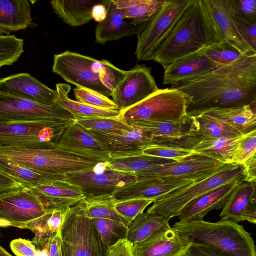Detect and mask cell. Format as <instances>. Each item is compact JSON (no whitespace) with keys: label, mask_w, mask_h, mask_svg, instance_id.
Wrapping results in <instances>:
<instances>
[{"label":"cell","mask_w":256,"mask_h":256,"mask_svg":"<svg viewBox=\"0 0 256 256\" xmlns=\"http://www.w3.org/2000/svg\"><path fill=\"white\" fill-rule=\"evenodd\" d=\"M242 180H236L208 192L186 204L177 217L181 222L202 220L214 210L222 208L232 193Z\"/></svg>","instance_id":"obj_24"},{"label":"cell","mask_w":256,"mask_h":256,"mask_svg":"<svg viewBox=\"0 0 256 256\" xmlns=\"http://www.w3.org/2000/svg\"><path fill=\"white\" fill-rule=\"evenodd\" d=\"M192 0H168L164 6L137 34L135 55L138 60L152 56L168 36Z\"/></svg>","instance_id":"obj_8"},{"label":"cell","mask_w":256,"mask_h":256,"mask_svg":"<svg viewBox=\"0 0 256 256\" xmlns=\"http://www.w3.org/2000/svg\"><path fill=\"white\" fill-rule=\"evenodd\" d=\"M51 120L72 122L74 117L56 104H42L0 92V123Z\"/></svg>","instance_id":"obj_13"},{"label":"cell","mask_w":256,"mask_h":256,"mask_svg":"<svg viewBox=\"0 0 256 256\" xmlns=\"http://www.w3.org/2000/svg\"><path fill=\"white\" fill-rule=\"evenodd\" d=\"M114 202L112 196H86L75 206L80 214L89 218L111 220L128 226L130 223L115 210Z\"/></svg>","instance_id":"obj_33"},{"label":"cell","mask_w":256,"mask_h":256,"mask_svg":"<svg viewBox=\"0 0 256 256\" xmlns=\"http://www.w3.org/2000/svg\"><path fill=\"white\" fill-rule=\"evenodd\" d=\"M0 172L28 188L56 180H64L66 178V174L34 169L1 158Z\"/></svg>","instance_id":"obj_27"},{"label":"cell","mask_w":256,"mask_h":256,"mask_svg":"<svg viewBox=\"0 0 256 256\" xmlns=\"http://www.w3.org/2000/svg\"><path fill=\"white\" fill-rule=\"evenodd\" d=\"M142 154L172 160H178L194 154L190 149L162 144H152L144 149Z\"/></svg>","instance_id":"obj_44"},{"label":"cell","mask_w":256,"mask_h":256,"mask_svg":"<svg viewBox=\"0 0 256 256\" xmlns=\"http://www.w3.org/2000/svg\"><path fill=\"white\" fill-rule=\"evenodd\" d=\"M242 164H227L214 174L199 181L178 188L154 200L146 212L170 219L192 200L204 194L236 180H244Z\"/></svg>","instance_id":"obj_4"},{"label":"cell","mask_w":256,"mask_h":256,"mask_svg":"<svg viewBox=\"0 0 256 256\" xmlns=\"http://www.w3.org/2000/svg\"><path fill=\"white\" fill-rule=\"evenodd\" d=\"M170 220L146 212H143L128 226L126 238L132 244L142 242L158 232L171 228Z\"/></svg>","instance_id":"obj_32"},{"label":"cell","mask_w":256,"mask_h":256,"mask_svg":"<svg viewBox=\"0 0 256 256\" xmlns=\"http://www.w3.org/2000/svg\"><path fill=\"white\" fill-rule=\"evenodd\" d=\"M62 256H107L92 219L80 214L75 205L64 212L60 227Z\"/></svg>","instance_id":"obj_6"},{"label":"cell","mask_w":256,"mask_h":256,"mask_svg":"<svg viewBox=\"0 0 256 256\" xmlns=\"http://www.w3.org/2000/svg\"><path fill=\"white\" fill-rule=\"evenodd\" d=\"M98 72L103 84L112 92L124 78L127 72L106 60H98Z\"/></svg>","instance_id":"obj_43"},{"label":"cell","mask_w":256,"mask_h":256,"mask_svg":"<svg viewBox=\"0 0 256 256\" xmlns=\"http://www.w3.org/2000/svg\"><path fill=\"white\" fill-rule=\"evenodd\" d=\"M171 161L172 160L141 154L126 157L110 158L107 163L110 168L115 170L135 173L151 166Z\"/></svg>","instance_id":"obj_36"},{"label":"cell","mask_w":256,"mask_h":256,"mask_svg":"<svg viewBox=\"0 0 256 256\" xmlns=\"http://www.w3.org/2000/svg\"><path fill=\"white\" fill-rule=\"evenodd\" d=\"M74 120L88 130L108 132L128 131L133 126L118 116L113 118H74Z\"/></svg>","instance_id":"obj_38"},{"label":"cell","mask_w":256,"mask_h":256,"mask_svg":"<svg viewBox=\"0 0 256 256\" xmlns=\"http://www.w3.org/2000/svg\"><path fill=\"white\" fill-rule=\"evenodd\" d=\"M226 164L210 158L194 154L178 160L158 164L135 172L137 181L154 178H184L200 180Z\"/></svg>","instance_id":"obj_10"},{"label":"cell","mask_w":256,"mask_h":256,"mask_svg":"<svg viewBox=\"0 0 256 256\" xmlns=\"http://www.w3.org/2000/svg\"><path fill=\"white\" fill-rule=\"evenodd\" d=\"M62 243L60 228L56 234L49 238L40 251L44 252L46 256H62Z\"/></svg>","instance_id":"obj_49"},{"label":"cell","mask_w":256,"mask_h":256,"mask_svg":"<svg viewBox=\"0 0 256 256\" xmlns=\"http://www.w3.org/2000/svg\"><path fill=\"white\" fill-rule=\"evenodd\" d=\"M92 220L102 243L108 249L120 240L126 238L128 226L124 224L106 218Z\"/></svg>","instance_id":"obj_39"},{"label":"cell","mask_w":256,"mask_h":256,"mask_svg":"<svg viewBox=\"0 0 256 256\" xmlns=\"http://www.w3.org/2000/svg\"><path fill=\"white\" fill-rule=\"evenodd\" d=\"M95 60L66 50L54 55L52 70L76 87L89 89L108 98L112 92L103 84L93 70Z\"/></svg>","instance_id":"obj_11"},{"label":"cell","mask_w":256,"mask_h":256,"mask_svg":"<svg viewBox=\"0 0 256 256\" xmlns=\"http://www.w3.org/2000/svg\"><path fill=\"white\" fill-rule=\"evenodd\" d=\"M10 247L16 256H38L42 252L32 241L22 238L12 240Z\"/></svg>","instance_id":"obj_48"},{"label":"cell","mask_w":256,"mask_h":256,"mask_svg":"<svg viewBox=\"0 0 256 256\" xmlns=\"http://www.w3.org/2000/svg\"><path fill=\"white\" fill-rule=\"evenodd\" d=\"M150 72L151 68L145 65H136L127 72L110 96L120 110L140 102L158 90Z\"/></svg>","instance_id":"obj_14"},{"label":"cell","mask_w":256,"mask_h":256,"mask_svg":"<svg viewBox=\"0 0 256 256\" xmlns=\"http://www.w3.org/2000/svg\"><path fill=\"white\" fill-rule=\"evenodd\" d=\"M24 187L21 183L0 172V194Z\"/></svg>","instance_id":"obj_53"},{"label":"cell","mask_w":256,"mask_h":256,"mask_svg":"<svg viewBox=\"0 0 256 256\" xmlns=\"http://www.w3.org/2000/svg\"><path fill=\"white\" fill-rule=\"evenodd\" d=\"M199 180L184 178H154L138 180L118 189L112 196L118 200L142 198L154 201L175 190Z\"/></svg>","instance_id":"obj_17"},{"label":"cell","mask_w":256,"mask_h":256,"mask_svg":"<svg viewBox=\"0 0 256 256\" xmlns=\"http://www.w3.org/2000/svg\"><path fill=\"white\" fill-rule=\"evenodd\" d=\"M200 50L220 67L230 64L241 57L248 55L225 42H214Z\"/></svg>","instance_id":"obj_37"},{"label":"cell","mask_w":256,"mask_h":256,"mask_svg":"<svg viewBox=\"0 0 256 256\" xmlns=\"http://www.w3.org/2000/svg\"><path fill=\"white\" fill-rule=\"evenodd\" d=\"M66 175L64 180L80 188L86 196H112L118 189L137 181L134 172L112 169L107 162L91 169Z\"/></svg>","instance_id":"obj_9"},{"label":"cell","mask_w":256,"mask_h":256,"mask_svg":"<svg viewBox=\"0 0 256 256\" xmlns=\"http://www.w3.org/2000/svg\"><path fill=\"white\" fill-rule=\"evenodd\" d=\"M73 91L77 102L99 108L119 110L112 100L95 91L80 87Z\"/></svg>","instance_id":"obj_41"},{"label":"cell","mask_w":256,"mask_h":256,"mask_svg":"<svg viewBox=\"0 0 256 256\" xmlns=\"http://www.w3.org/2000/svg\"><path fill=\"white\" fill-rule=\"evenodd\" d=\"M232 10L234 18L239 32L247 44L256 52V24L246 20L237 15L233 8Z\"/></svg>","instance_id":"obj_47"},{"label":"cell","mask_w":256,"mask_h":256,"mask_svg":"<svg viewBox=\"0 0 256 256\" xmlns=\"http://www.w3.org/2000/svg\"><path fill=\"white\" fill-rule=\"evenodd\" d=\"M114 4L124 18L136 24L148 22L166 4L168 0H117Z\"/></svg>","instance_id":"obj_35"},{"label":"cell","mask_w":256,"mask_h":256,"mask_svg":"<svg viewBox=\"0 0 256 256\" xmlns=\"http://www.w3.org/2000/svg\"><path fill=\"white\" fill-rule=\"evenodd\" d=\"M171 228L192 244L208 247L226 256H256L250 234L234 222H177Z\"/></svg>","instance_id":"obj_3"},{"label":"cell","mask_w":256,"mask_h":256,"mask_svg":"<svg viewBox=\"0 0 256 256\" xmlns=\"http://www.w3.org/2000/svg\"><path fill=\"white\" fill-rule=\"evenodd\" d=\"M243 135L200 141L190 150L194 154L206 156L226 164H232L236 148Z\"/></svg>","instance_id":"obj_31"},{"label":"cell","mask_w":256,"mask_h":256,"mask_svg":"<svg viewBox=\"0 0 256 256\" xmlns=\"http://www.w3.org/2000/svg\"><path fill=\"white\" fill-rule=\"evenodd\" d=\"M183 256H186V254H184V255Z\"/></svg>","instance_id":"obj_56"},{"label":"cell","mask_w":256,"mask_h":256,"mask_svg":"<svg viewBox=\"0 0 256 256\" xmlns=\"http://www.w3.org/2000/svg\"><path fill=\"white\" fill-rule=\"evenodd\" d=\"M0 256H12L4 248L0 246Z\"/></svg>","instance_id":"obj_55"},{"label":"cell","mask_w":256,"mask_h":256,"mask_svg":"<svg viewBox=\"0 0 256 256\" xmlns=\"http://www.w3.org/2000/svg\"><path fill=\"white\" fill-rule=\"evenodd\" d=\"M218 42H225L248 55L256 54L244 40L236 24L230 0H202Z\"/></svg>","instance_id":"obj_15"},{"label":"cell","mask_w":256,"mask_h":256,"mask_svg":"<svg viewBox=\"0 0 256 256\" xmlns=\"http://www.w3.org/2000/svg\"><path fill=\"white\" fill-rule=\"evenodd\" d=\"M89 130L108 148L110 158L141 154L152 144V134L138 127L118 133Z\"/></svg>","instance_id":"obj_16"},{"label":"cell","mask_w":256,"mask_h":256,"mask_svg":"<svg viewBox=\"0 0 256 256\" xmlns=\"http://www.w3.org/2000/svg\"><path fill=\"white\" fill-rule=\"evenodd\" d=\"M31 188L47 211L66 210L86 197L80 188L66 180H56Z\"/></svg>","instance_id":"obj_23"},{"label":"cell","mask_w":256,"mask_h":256,"mask_svg":"<svg viewBox=\"0 0 256 256\" xmlns=\"http://www.w3.org/2000/svg\"><path fill=\"white\" fill-rule=\"evenodd\" d=\"M256 182H240L222 208L221 220L256 224Z\"/></svg>","instance_id":"obj_21"},{"label":"cell","mask_w":256,"mask_h":256,"mask_svg":"<svg viewBox=\"0 0 256 256\" xmlns=\"http://www.w3.org/2000/svg\"><path fill=\"white\" fill-rule=\"evenodd\" d=\"M110 0H54L50 1L54 12L66 23L78 26L87 24L92 19V7L103 4L106 7Z\"/></svg>","instance_id":"obj_28"},{"label":"cell","mask_w":256,"mask_h":256,"mask_svg":"<svg viewBox=\"0 0 256 256\" xmlns=\"http://www.w3.org/2000/svg\"><path fill=\"white\" fill-rule=\"evenodd\" d=\"M154 202V200L150 199L134 198L121 200L114 199V208L120 216L130 224Z\"/></svg>","instance_id":"obj_42"},{"label":"cell","mask_w":256,"mask_h":256,"mask_svg":"<svg viewBox=\"0 0 256 256\" xmlns=\"http://www.w3.org/2000/svg\"><path fill=\"white\" fill-rule=\"evenodd\" d=\"M32 21L28 0H0V34L25 29Z\"/></svg>","instance_id":"obj_29"},{"label":"cell","mask_w":256,"mask_h":256,"mask_svg":"<svg viewBox=\"0 0 256 256\" xmlns=\"http://www.w3.org/2000/svg\"><path fill=\"white\" fill-rule=\"evenodd\" d=\"M132 246L126 238L120 240L108 248L107 256H133Z\"/></svg>","instance_id":"obj_50"},{"label":"cell","mask_w":256,"mask_h":256,"mask_svg":"<svg viewBox=\"0 0 256 256\" xmlns=\"http://www.w3.org/2000/svg\"><path fill=\"white\" fill-rule=\"evenodd\" d=\"M218 42L202 0H192L152 60L164 68L174 61Z\"/></svg>","instance_id":"obj_2"},{"label":"cell","mask_w":256,"mask_h":256,"mask_svg":"<svg viewBox=\"0 0 256 256\" xmlns=\"http://www.w3.org/2000/svg\"><path fill=\"white\" fill-rule=\"evenodd\" d=\"M256 130L244 134L236 148L232 164H242L249 158L256 154Z\"/></svg>","instance_id":"obj_45"},{"label":"cell","mask_w":256,"mask_h":256,"mask_svg":"<svg viewBox=\"0 0 256 256\" xmlns=\"http://www.w3.org/2000/svg\"><path fill=\"white\" fill-rule=\"evenodd\" d=\"M230 2L237 15L256 24V0H230Z\"/></svg>","instance_id":"obj_46"},{"label":"cell","mask_w":256,"mask_h":256,"mask_svg":"<svg viewBox=\"0 0 256 256\" xmlns=\"http://www.w3.org/2000/svg\"><path fill=\"white\" fill-rule=\"evenodd\" d=\"M219 68L199 50L177 59L166 67L162 84L173 85L190 80Z\"/></svg>","instance_id":"obj_22"},{"label":"cell","mask_w":256,"mask_h":256,"mask_svg":"<svg viewBox=\"0 0 256 256\" xmlns=\"http://www.w3.org/2000/svg\"><path fill=\"white\" fill-rule=\"evenodd\" d=\"M106 18L98 22L96 28V42L104 44L125 36L138 34L148 22L136 24L130 20L124 18L113 0H110L106 6Z\"/></svg>","instance_id":"obj_25"},{"label":"cell","mask_w":256,"mask_h":256,"mask_svg":"<svg viewBox=\"0 0 256 256\" xmlns=\"http://www.w3.org/2000/svg\"><path fill=\"white\" fill-rule=\"evenodd\" d=\"M70 122L51 120L0 123V146L33 149L53 148Z\"/></svg>","instance_id":"obj_5"},{"label":"cell","mask_w":256,"mask_h":256,"mask_svg":"<svg viewBox=\"0 0 256 256\" xmlns=\"http://www.w3.org/2000/svg\"><path fill=\"white\" fill-rule=\"evenodd\" d=\"M192 244L171 228L133 244V256H183Z\"/></svg>","instance_id":"obj_20"},{"label":"cell","mask_w":256,"mask_h":256,"mask_svg":"<svg viewBox=\"0 0 256 256\" xmlns=\"http://www.w3.org/2000/svg\"><path fill=\"white\" fill-rule=\"evenodd\" d=\"M55 147L108 162L110 154L106 146L90 132L74 120L68 123L58 139Z\"/></svg>","instance_id":"obj_18"},{"label":"cell","mask_w":256,"mask_h":256,"mask_svg":"<svg viewBox=\"0 0 256 256\" xmlns=\"http://www.w3.org/2000/svg\"><path fill=\"white\" fill-rule=\"evenodd\" d=\"M106 8L103 4H98L92 7V19L96 22H100L103 21L106 18Z\"/></svg>","instance_id":"obj_54"},{"label":"cell","mask_w":256,"mask_h":256,"mask_svg":"<svg viewBox=\"0 0 256 256\" xmlns=\"http://www.w3.org/2000/svg\"><path fill=\"white\" fill-rule=\"evenodd\" d=\"M47 210L31 188H22L0 194V227L24 228Z\"/></svg>","instance_id":"obj_12"},{"label":"cell","mask_w":256,"mask_h":256,"mask_svg":"<svg viewBox=\"0 0 256 256\" xmlns=\"http://www.w3.org/2000/svg\"><path fill=\"white\" fill-rule=\"evenodd\" d=\"M69 84L58 83L56 84L57 98L56 103L60 106L74 118H113L120 114L119 110L99 108L70 99L68 94L70 90Z\"/></svg>","instance_id":"obj_34"},{"label":"cell","mask_w":256,"mask_h":256,"mask_svg":"<svg viewBox=\"0 0 256 256\" xmlns=\"http://www.w3.org/2000/svg\"><path fill=\"white\" fill-rule=\"evenodd\" d=\"M256 154L249 158L243 164L244 182H256Z\"/></svg>","instance_id":"obj_52"},{"label":"cell","mask_w":256,"mask_h":256,"mask_svg":"<svg viewBox=\"0 0 256 256\" xmlns=\"http://www.w3.org/2000/svg\"><path fill=\"white\" fill-rule=\"evenodd\" d=\"M0 92L45 105L55 104L56 90H52L28 73L0 79Z\"/></svg>","instance_id":"obj_19"},{"label":"cell","mask_w":256,"mask_h":256,"mask_svg":"<svg viewBox=\"0 0 256 256\" xmlns=\"http://www.w3.org/2000/svg\"><path fill=\"white\" fill-rule=\"evenodd\" d=\"M23 46L22 39L0 34V68L16 62L24 52Z\"/></svg>","instance_id":"obj_40"},{"label":"cell","mask_w":256,"mask_h":256,"mask_svg":"<svg viewBox=\"0 0 256 256\" xmlns=\"http://www.w3.org/2000/svg\"><path fill=\"white\" fill-rule=\"evenodd\" d=\"M187 115L183 93L172 88L158 89L140 102L120 110L118 118L128 120L177 121Z\"/></svg>","instance_id":"obj_7"},{"label":"cell","mask_w":256,"mask_h":256,"mask_svg":"<svg viewBox=\"0 0 256 256\" xmlns=\"http://www.w3.org/2000/svg\"><path fill=\"white\" fill-rule=\"evenodd\" d=\"M186 100V114L193 116L212 108L256 104V54L170 87Z\"/></svg>","instance_id":"obj_1"},{"label":"cell","mask_w":256,"mask_h":256,"mask_svg":"<svg viewBox=\"0 0 256 256\" xmlns=\"http://www.w3.org/2000/svg\"><path fill=\"white\" fill-rule=\"evenodd\" d=\"M187 256H226L211 248L199 244H192L188 249Z\"/></svg>","instance_id":"obj_51"},{"label":"cell","mask_w":256,"mask_h":256,"mask_svg":"<svg viewBox=\"0 0 256 256\" xmlns=\"http://www.w3.org/2000/svg\"><path fill=\"white\" fill-rule=\"evenodd\" d=\"M133 126L140 128L153 138H179L188 136L192 128V118L186 115L177 121L128 120Z\"/></svg>","instance_id":"obj_30"},{"label":"cell","mask_w":256,"mask_h":256,"mask_svg":"<svg viewBox=\"0 0 256 256\" xmlns=\"http://www.w3.org/2000/svg\"><path fill=\"white\" fill-rule=\"evenodd\" d=\"M199 114H208L233 127L242 134L256 130V104L227 108H212Z\"/></svg>","instance_id":"obj_26"}]
</instances>
